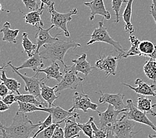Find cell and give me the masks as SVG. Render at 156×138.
<instances>
[{
  "label": "cell",
  "instance_id": "cell-1",
  "mask_svg": "<svg viewBox=\"0 0 156 138\" xmlns=\"http://www.w3.org/2000/svg\"><path fill=\"white\" fill-rule=\"evenodd\" d=\"M40 124L41 122L34 124L24 113L17 111L12 124L8 127H3L7 136L10 138H30V134Z\"/></svg>",
  "mask_w": 156,
  "mask_h": 138
},
{
  "label": "cell",
  "instance_id": "cell-2",
  "mask_svg": "<svg viewBox=\"0 0 156 138\" xmlns=\"http://www.w3.org/2000/svg\"><path fill=\"white\" fill-rule=\"evenodd\" d=\"M81 46V44L72 41H67L58 39L53 43L44 45L43 49L39 51V52L42 59L49 60L52 62L59 61L63 66H66L64 56L67 52L71 49H75Z\"/></svg>",
  "mask_w": 156,
  "mask_h": 138
},
{
  "label": "cell",
  "instance_id": "cell-3",
  "mask_svg": "<svg viewBox=\"0 0 156 138\" xmlns=\"http://www.w3.org/2000/svg\"><path fill=\"white\" fill-rule=\"evenodd\" d=\"M104 18H103L101 21L99 22L98 27L95 29L92 34L90 35L91 39L88 42H87V45H90L97 42H105V43L112 45L115 49V50L118 52L119 55L123 54L126 52L125 50L119 42L113 40L109 35L107 28L104 26Z\"/></svg>",
  "mask_w": 156,
  "mask_h": 138
},
{
  "label": "cell",
  "instance_id": "cell-4",
  "mask_svg": "<svg viewBox=\"0 0 156 138\" xmlns=\"http://www.w3.org/2000/svg\"><path fill=\"white\" fill-rule=\"evenodd\" d=\"M8 65L12 69L13 72L18 74L24 81L25 84H26V86H25V90L28 92L30 94L35 96L40 101L44 102V101H42V99L43 98H42L41 96V84L43 82L44 80L45 79V77H44L43 79H40L39 78V74L40 73L38 72H36V74L34 76H27V75H25V74H21L18 70H16L15 66L12 64L11 61L8 62Z\"/></svg>",
  "mask_w": 156,
  "mask_h": 138
},
{
  "label": "cell",
  "instance_id": "cell-5",
  "mask_svg": "<svg viewBox=\"0 0 156 138\" xmlns=\"http://www.w3.org/2000/svg\"><path fill=\"white\" fill-rule=\"evenodd\" d=\"M63 77L62 80L56 85V93L66 89L76 90L78 85H81V82L84 80L83 78L77 76V72L74 71L72 66H64Z\"/></svg>",
  "mask_w": 156,
  "mask_h": 138
},
{
  "label": "cell",
  "instance_id": "cell-6",
  "mask_svg": "<svg viewBox=\"0 0 156 138\" xmlns=\"http://www.w3.org/2000/svg\"><path fill=\"white\" fill-rule=\"evenodd\" d=\"M135 126L136 122L128 119L123 114L109 130H112L117 138H133L135 134L139 132H133Z\"/></svg>",
  "mask_w": 156,
  "mask_h": 138
},
{
  "label": "cell",
  "instance_id": "cell-7",
  "mask_svg": "<svg viewBox=\"0 0 156 138\" xmlns=\"http://www.w3.org/2000/svg\"><path fill=\"white\" fill-rule=\"evenodd\" d=\"M77 9L73 8L69 12L66 13H61L56 12L55 8L49 9V12L51 14V23L57 29H60L63 31L66 37H70L69 32L67 29V24L69 21L72 20V16L77 13Z\"/></svg>",
  "mask_w": 156,
  "mask_h": 138
},
{
  "label": "cell",
  "instance_id": "cell-8",
  "mask_svg": "<svg viewBox=\"0 0 156 138\" xmlns=\"http://www.w3.org/2000/svg\"><path fill=\"white\" fill-rule=\"evenodd\" d=\"M127 109L126 112H123V114L125 115L127 118L136 122L150 126L154 130L156 128L153 122L147 118L146 114L137 108V106L133 104L132 99L127 100Z\"/></svg>",
  "mask_w": 156,
  "mask_h": 138
},
{
  "label": "cell",
  "instance_id": "cell-9",
  "mask_svg": "<svg viewBox=\"0 0 156 138\" xmlns=\"http://www.w3.org/2000/svg\"><path fill=\"white\" fill-rule=\"evenodd\" d=\"M81 90H82L81 93H77V92H76L73 94V106L69 110L70 112H75V109H81L83 112L87 113L88 109H91V110L98 112V105L91 102L89 96L84 94L81 85Z\"/></svg>",
  "mask_w": 156,
  "mask_h": 138
},
{
  "label": "cell",
  "instance_id": "cell-10",
  "mask_svg": "<svg viewBox=\"0 0 156 138\" xmlns=\"http://www.w3.org/2000/svg\"><path fill=\"white\" fill-rule=\"evenodd\" d=\"M127 109V108L124 110H116L112 105L109 104L105 112H101L98 111V116L100 118L99 128L109 130L118 119V117L119 115L121 113L126 112Z\"/></svg>",
  "mask_w": 156,
  "mask_h": 138
},
{
  "label": "cell",
  "instance_id": "cell-11",
  "mask_svg": "<svg viewBox=\"0 0 156 138\" xmlns=\"http://www.w3.org/2000/svg\"><path fill=\"white\" fill-rule=\"evenodd\" d=\"M43 112L51 114L54 123H61L69 118L80 119V114L74 112L65 110L59 106H53L51 108H45L43 109Z\"/></svg>",
  "mask_w": 156,
  "mask_h": 138
},
{
  "label": "cell",
  "instance_id": "cell-12",
  "mask_svg": "<svg viewBox=\"0 0 156 138\" xmlns=\"http://www.w3.org/2000/svg\"><path fill=\"white\" fill-rule=\"evenodd\" d=\"M118 57L113 56H101L100 55V59L95 62V67L97 69L104 70L107 74L106 78L109 75L115 76L116 74V69L118 66Z\"/></svg>",
  "mask_w": 156,
  "mask_h": 138
},
{
  "label": "cell",
  "instance_id": "cell-13",
  "mask_svg": "<svg viewBox=\"0 0 156 138\" xmlns=\"http://www.w3.org/2000/svg\"><path fill=\"white\" fill-rule=\"evenodd\" d=\"M97 94H100L101 96L100 98V104L108 103L112 105L116 110H124L127 109V105L124 104L123 99L125 95L123 94H107L103 93L101 91L97 92Z\"/></svg>",
  "mask_w": 156,
  "mask_h": 138
},
{
  "label": "cell",
  "instance_id": "cell-14",
  "mask_svg": "<svg viewBox=\"0 0 156 138\" xmlns=\"http://www.w3.org/2000/svg\"><path fill=\"white\" fill-rule=\"evenodd\" d=\"M83 4L90 9V21H93L96 15H101L108 20L111 19V14L106 9L104 0H93L90 2H84Z\"/></svg>",
  "mask_w": 156,
  "mask_h": 138
},
{
  "label": "cell",
  "instance_id": "cell-15",
  "mask_svg": "<svg viewBox=\"0 0 156 138\" xmlns=\"http://www.w3.org/2000/svg\"><path fill=\"white\" fill-rule=\"evenodd\" d=\"M135 84L137 85V87H133L127 83H122L124 86L129 87L138 94L146 96H152L156 97V86L155 84H148L141 79H137Z\"/></svg>",
  "mask_w": 156,
  "mask_h": 138
},
{
  "label": "cell",
  "instance_id": "cell-16",
  "mask_svg": "<svg viewBox=\"0 0 156 138\" xmlns=\"http://www.w3.org/2000/svg\"><path fill=\"white\" fill-rule=\"evenodd\" d=\"M54 26L51 25V26L48 28V29H44L41 27H37V31L36 34H35V39L37 40V50L35 52H39L40 49L41 47H43L44 45L46 44L53 43V42L58 41L59 39L57 38L56 37H52L49 33V31L51 29H52Z\"/></svg>",
  "mask_w": 156,
  "mask_h": 138
},
{
  "label": "cell",
  "instance_id": "cell-17",
  "mask_svg": "<svg viewBox=\"0 0 156 138\" xmlns=\"http://www.w3.org/2000/svg\"><path fill=\"white\" fill-rule=\"evenodd\" d=\"M73 65L72 66L74 71L76 72H81L86 76L89 75L92 72V67L91 64L87 61V54L83 53L81 56H78L77 59L72 60Z\"/></svg>",
  "mask_w": 156,
  "mask_h": 138
},
{
  "label": "cell",
  "instance_id": "cell-18",
  "mask_svg": "<svg viewBox=\"0 0 156 138\" xmlns=\"http://www.w3.org/2000/svg\"><path fill=\"white\" fill-rule=\"evenodd\" d=\"M44 66L42 61L41 56L40 55L39 52H35V54L29 58L26 61L23 62L21 66L18 67H16V70H20V69H31L33 71L37 72V71L40 69H42Z\"/></svg>",
  "mask_w": 156,
  "mask_h": 138
},
{
  "label": "cell",
  "instance_id": "cell-19",
  "mask_svg": "<svg viewBox=\"0 0 156 138\" xmlns=\"http://www.w3.org/2000/svg\"><path fill=\"white\" fill-rule=\"evenodd\" d=\"M56 86L54 87H49L44 81L41 84V96L42 98L47 102L48 107H52L55 100L59 97V94L57 95L55 93Z\"/></svg>",
  "mask_w": 156,
  "mask_h": 138
},
{
  "label": "cell",
  "instance_id": "cell-20",
  "mask_svg": "<svg viewBox=\"0 0 156 138\" xmlns=\"http://www.w3.org/2000/svg\"><path fill=\"white\" fill-rule=\"evenodd\" d=\"M44 4L41 3V6L40 7V9L36 11H33L28 13L26 15H24V19L26 20V23L30 24L31 25L35 27H44V21L41 19V15L44 12Z\"/></svg>",
  "mask_w": 156,
  "mask_h": 138
},
{
  "label": "cell",
  "instance_id": "cell-21",
  "mask_svg": "<svg viewBox=\"0 0 156 138\" xmlns=\"http://www.w3.org/2000/svg\"><path fill=\"white\" fill-rule=\"evenodd\" d=\"M37 72H44L46 74L45 79H54L58 82L62 80L63 77V73L60 72V66L57 62H53L50 66L45 69H40Z\"/></svg>",
  "mask_w": 156,
  "mask_h": 138
},
{
  "label": "cell",
  "instance_id": "cell-22",
  "mask_svg": "<svg viewBox=\"0 0 156 138\" xmlns=\"http://www.w3.org/2000/svg\"><path fill=\"white\" fill-rule=\"evenodd\" d=\"M74 118H69L66 120V125L64 127L65 138H78L80 137V132L81 130L78 123L76 120H72L71 119ZM76 119V118H75Z\"/></svg>",
  "mask_w": 156,
  "mask_h": 138
},
{
  "label": "cell",
  "instance_id": "cell-23",
  "mask_svg": "<svg viewBox=\"0 0 156 138\" xmlns=\"http://www.w3.org/2000/svg\"><path fill=\"white\" fill-rule=\"evenodd\" d=\"M11 24L8 21H6V22L3 24V27L2 29L0 30L1 33H3V37L2 38V40L3 41L9 42V43H17V35L19 34L20 30L19 29H16L13 30L11 28Z\"/></svg>",
  "mask_w": 156,
  "mask_h": 138
},
{
  "label": "cell",
  "instance_id": "cell-24",
  "mask_svg": "<svg viewBox=\"0 0 156 138\" xmlns=\"http://www.w3.org/2000/svg\"><path fill=\"white\" fill-rule=\"evenodd\" d=\"M134 0H127V5L122 15L123 19L125 22V30L127 33L132 34L134 32L133 24L132 23V7Z\"/></svg>",
  "mask_w": 156,
  "mask_h": 138
},
{
  "label": "cell",
  "instance_id": "cell-25",
  "mask_svg": "<svg viewBox=\"0 0 156 138\" xmlns=\"http://www.w3.org/2000/svg\"><path fill=\"white\" fill-rule=\"evenodd\" d=\"M151 100L146 96H139L137 100V108L145 114H150L156 117V113L154 111L152 107Z\"/></svg>",
  "mask_w": 156,
  "mask_h": 138
},
{
  "label": "cell",
  "instance_id": "cell-26",
  "mask_svg": "<svg viewBox=\"0 0 156 138\" xmlns=\"http://www.w3.org/2000/svg\"><path fill=\"white\" fill-rule=\"evenodd\" d=\"M129 39L131 42V44H132V47L129 49V50L125 52L123 54L118 55L117 56L118 59L127 58L130 56H140V52L139 51V49H138V45H139L140 42L139 39L136 36L130 35Z\"/></svg>",
  "mask_w": 156,
  "mask_h": 138
},
{
  "label": "cell",
  "instance_id": "cell-27",
  "mask_svg": "<svg viewBox=\"0 0 156 138\" xmlns=\"http://www.w3.org/2000/svg\"><path fill=\"white\" fill-rule=\"evenodd\" d=\"M17 101H20L22 102H26V103H30L35 105L39 108H49L48 104L45 102H42L32 94H17L16 96Z\"/></svg>",
  "mask_w": 156,
  "mask_h": 138
},
{
  "label": "cell",
  "instance_id": "cell-28",
  "mask_svg": "<svg viewBox=\"0 0 156 138\" xmlns=\"http://www.w3.org/2000/svg\"><path fill=\"white\" fill-rule=\"evenodd\" d=\"M1 80L5 84L7 88H8L9 90L12 93L20 94V88L21 87V84L17 82L16 79H9L6 76L5 70H3L2 73V79Z\"/></svg>",
  "mask_w": 156,
  "mask_h": 138
},
{
  "label": "cell",
  "instance_id": "cell-29",
  "mask_svg": "<svg viewBox=\"0 0 156 138\" xmlns=\"http://www.w3.org/2000/svg\"><path fill=\"white\" fill-rule=\"evenodd\" d=\"M155 45L150 41H141L138 45V49L140 52V56H147L150 57V55L155 51Z\"/></svg>",
  "mask_w": 156,
  "mask_h": 138
},
{
  "label": "cell",
  "instance_id": "cell-30",
  "mask_svg": "<svg viewBox=\"0 0 156 138\" xmlns=\"http://www.w3.org/2000/svg\"><path fill=\"white\" fill-rule=\"evenodd\" d=\"M144 71L149 79L156 82V62L153 59H150L145 63Z\"/></svg>",
  "mask_w": 156,
  "mask_h": 138
},
{
  "label": "cell",
  "instance_id": "cell-31",
  "mask_svg": "<svg viewBox=\"0 0 156 138\" xmlns=\"http://www.w3.org/2000/svg\"><path fill=\"white\" fill-rule=\"evenodd\" d=\"M23 39H22V46L24 49V51L27 53V56L29 58L31 57L35 53L34 51L37 50V45L34 44L32 41L30 40L29 37H28V33L24 32L22 35Z\"/></svg>",
  "mask_w": 156,
  "mask_h": 138
},
{
  "label": "cell",
  "instance_id": "cell-32",
  "mask_svg": "<svg viewBox=\"0 0 156 138\" xmlns=\"http://www.w3.org/2000/svg\"><path fill=\"white\" fill-rule=\"evenodd\" d=\"M18 103V112H23L24 114L26 113H31L37 111H41L43 112L44 108H39L37 106L33 104L30 103H26V102H22L20 101H17Z\"/></svg>",
  "mask_w": 156,
  "mask_h": 138
},
{
  "label": "cell",
  "instance_id": "cell-33",
  "mask_svg": "<svg viewBox=\"0 0 156 138\" xmlns=\"http://www.w3.org/2000/svg\"><path fill=\"white\" fill-rule=\"evenodd\" d=\"M94 121V117H90V119L88 120V122H87L86 123H78V125H79V126L80 127L81 131L83 132L84 135H86L89 138H94L93 137L94 130L91 126V123Z\"/></svg>",
  "mask_w": 156,
  "mask_h": 138
},
{
  "label": "cell",
  "instance_id": "cell-34",
  "mask_svg": "<svg viewBox=\"0 0 156 138\" xmlns=\"http://www.w3.org/2000/svg\"><path fill=\"white\" fill-rule=\"evenodd\" d=\"M127 0H112V9L115 12L116 19L115 21V23L119 22V17H120V10H121L122 4L123 3H127Z\"/></svg>",
  "mask_w": 156,
  "mask_h": 138
},
{
  "label": "cell",
  "instance_id": "cell-35",
  "mask_svg": "<svg viewBox=\"0 0 156 138\" xmlns=\"http://www.w3.org/2000/svg\"><path fill=\"white\" fill-rule=\"evenodd\" d=\"M52 123H53L52 116H51V114H49V116L47 117V118H46L43 122H41V124H40V126H39V127H38V128H39L38 131H37V132L36 133H35L34 134V136L32 137H31V138H35V137H37V136L39 135V134H40V133H41L42 132H43V131H44V130H45L46 128H47V127L50 126L52 124Z\"/></svg>",
  "mask_w": 156,
  "mask_h": 138
},
{
  "label": "cell",
  "instance_id": "cell-36",
  "mask_svg": "<svg viewBox=\"0 0 156 138\" xmlns=\"http://www.w3.org/2000/svg\"><path fill=\"white\" fill-rule=\"evenodd\" d=\"M92 128L94 130L93 137L94 138H106L108 134V130L105 129H101L97 127L96 123L95 122H92L91 123Z\"/></svg>",
  "mask_w": 156,
  "mask_h": 138
},
{
  "label": "cell",
  "instance_id": "cell-37",
  "mask_svg": "<svg viewBox=\"0 0 156 138\" xmlns=\"http://www.w3.org/2000/svg\"><path fill=\"white\" fill-rule=\"evenodd\" d=\"M24 3L26 8L31 12L36 11L40 9L38 5V3L37 0H22Z\"/></svg>",
  "mask_w": 156,
  "mask_h": 138
},
{
  "label": "cell",
  "instance_id": "cell-38",
  "mask_svg": "<svg viewBox=\"0 0 156 138\" xmlns=\"http://www.w3.org/2000/svg\"><path fill=\"white\" fill-rule=\"evenodd\" d=\"M59 124L58 123H52V124L47 127L45 130H44L41 133H43V136L44 138H51L53 134L54 133V131L55 128L58 127Z\"/></svg>",
  "mask_w": 156,
  "mask_h": 138
},
{
  "label": "cell",
  "instance_id": "cell-39",
  "mask_svg": "<svg viewBox=\"0 0 156 138\" xmlns=\"http://www.w3.org/2000/svg\"><path fill=\"white\" fill-rule=\"evenodd\" d=\"M16 95L15 94L11 93L8 95H7L6 96H5L4 98H3L2 100L6 105L9 106L12 105L16 101H17L16 98Z\"/></svg>",
  "mask_w": 156,
  "mask_h": 138
},
{
  "label": "cell",
  "instance_id": "cell-40",
  "mask_svg": "<svg viewBox=\"0 0 156 138\" xmlns=\"http://www.w3.org/2000/svg\"><path fill=\"white\" fill-rule=\"evenodd\" d=\"M51 138H65L64 130L59 126V125L55 128Z\"/></svg>",
  "mask_w": 156,
  "mask_h": 138
},
{
  "label": "cell",
  "instance_id": "cell-41",
  "mask_svg": "<svg viewBox=\"0 0 156 138\" xmlns=\"http://www.w3.org/2000/svg\"><path fill=\"white\" fill-rule=\"evenodd\" d=\"M9 89L3 82L0 83V97L2 98L9 94Z\"/></svg>",
  "mask_w": 156,
  "mask_h": 138
},
{
  "label": "cell",
  "instance_id": "cell-42",
  "mask_svg": "<svg viewBox=\"0 0 156 138\" xmlns=\"http://www.w3.org/2000/svg\"><path fill=\"white\" fill-rule=\"evenodd\" d=\"M41 2V3H44V4L48 5V9H51L54 8V4L55 3L54 0H40Z\"/></svg>",
  "mask_w": 156,
  "mask_h": 138
},
{
  "label": "cell",
  "instance_id": "cell-43",
  "mask_svg": "<svg viewBox=\"0 0 156 138\" xmlns=\"http://www.w3.org/2000/svg\"><path fill=\"white\" fill-rule=\"evenodd\" d=\"M9 109V106L6 105L2 100H0V112H5Z\"/></svg>",
  "mask_w": 156,
  "mask_h": 138
},
{
  "label": "cell",
  "instance_id": "cell-44",
  "mask_svg": "<svg viewBox=\"0 0 156 138\" xmlns=\"http://www.w3.org/2000/svg\"><path fill=\"white\" fill-rule=\"evenodd\" d=\"M150 13L151 14V15L153 17V18H154V19L155 21V23L156 24V10L153 8V6H152V5L150 6Z\"/></svg>",
  "mask_w": 156,
  "mask_h": 138
},
{
  "label": "cell",
  "instance_id": "cell-45",
  "mask_svg": "<svg viewBox=\"0 0 156 138\" xmlns=\"http://www.w3.org/2000/svg\"><path fill=\"white\" fill-rule=\"evenodd\" d=\"M106 138H117L115 135L112 130H108V134H107V137Z\"/></svg>",
  "mask_w": 156,
  "mask_h": 138
},
{
  "label": "cell",
  "instance_id": "cell-46",
  "mask_svg": "<svg viewBox=\"0 0 156 138\" xmlns=\"http://www.w3.org/2000/svg\"><path fill=\"white\" fill-rule=\"evenodd\" d=\"M150 59H154V60L156 59V45H155V51H154V52L153 53H152V54L150 55Z\"/></svg>",
  "mask_w": 156,
  "mask_h": 138
},
{
  "label": "cell",
  "instance_id": "cell-47",
  "mask_svg": "<svg viewBox=\"0 0 156 138\" xmlns=\"http://www.w3.org/2000/svg\"><path fill=\"white\" fill-rule=\"evenodd\" d=\"M8 66H9L8 65H3V66H0V74H2L3 70L8 68Z\"/></svg>",
  "mask_w": 156,
  "mask_h": 138
},
{
  "label": "cell",
  "instance_id": "cell-48",
  "mask_svg": "<svg viewBox=\"0 0 156 138\" xmlns=\"http://www.w3.org/2000/svg\"><path fill=\"white\" fill-rule=\"evenodd\" d=\"M3 124L2 125V132H3V138H10V137H9L8 136H7V134H6V133H5V130L3 129Z\"/></svg>",
  "mask_w": 156,
  "mask_h": 138
},
{
  "label": "cell",
  "instance_id": "cell-49",
  "mask_svg": "<svg viewBox=\"0 0 156 138\" xmlns=\"http://www.w3.org/2000/svg\"><path fill=\"white\" fill-rule=\"evenodd\" d=\"M152 6L156 10V0H152Z\"/></svg>",
  "mask_w": 156,
  "mask_h": 138
},
{
  "label": "cell",
  "instance_id": "cell-50",
  "mask_svg": "<svg viewBox=\"0 0 156 138\" xmlns=\"http://www.w3.org/2000/svg\"><path fill=\"white\" fill-rule=\"evenodd\" d=\"M2 123L0 122V137H1L2 136H3V132H2Z\"/></svg>",
  "mask_w": 156,
  "mask_h": 138
},
{
  "label": "cell",
  "instance_id": "cell-51",
  "mask_svg": "<svg viewBox=\"0 0 156 138\" xmlns=\"http://www.w3.org/2000/svg\"><path fill=\"white\" fill-rule=\"evenodd\" d=\"M148 138H156V136L155 135H152V134H150V135H149Z\"/></svg>",
  "mask_w": 156,
  "mask_h": 138
},
{
  "label": "cell",
  "instance_id": "cell-52",
  "mask_svg": "<svg viewBox=\"0 0 156 138\" xmlns=\"http://www.w3.org/2000/svg\"><path fill=\"white\" fill-rule=\"evenodd\" d=\"M1 11H5V12H9V11H8V10H4V9H2V5L1 3H0V12H1Z\"/></svg>",
  "mask_w": 156,
  "mask_h": 138
},
{
  "label": "cell",
  "instance_id": "cell-53",
  "mask_svg": "<svg viewBox=\"0 0 156 138\" xmlns=\"http://www.w3.org/2000/svg\"><path fill=\"white\" fill-rule=\"evenodd\" d=\"M152 107H153V108H156V103H155V104H153V105H152Z\"/></svg>",
  "mask_w": 156,
  "mask_h": 138
},
{
  "label": "cell",
  "instance_id": "cell-54",
  "mask_svg": "<svg viewBox=\"0 0 156 138\" xmlns=\"http://www.w3.org/2000/svg\"><path fill=\"white\" fill-rule=\"evenodd\" d=\"M1 79H2V76H0V80H1Z\"/></svg>",
  "mask_w": 156,
  "mask_h": 138
},
{
  "label": "cell",
  "instance_id": "cell-55",
  "mask_svg": "<svg viewBox=\"0 0 156 138\" xmlns=\"http://www.w3.org/2000/svg\"><path fill=\"white\" fill-rule=\"evenodd\" d=\"M154 131H155V132H156V128H155V130H154Z\"/></svg>",
  "mask_w": 156,
  "mask_h": 138
},
{
  "label": "cell",
  "instance_id": "cell-56",
  "mask_svg": "<svg viewBox=\"0 0 156 138\" xmlns=\"http://www.w3.org/2000/svg\"><path fill=\"white\" fill-rule=\"evenodd\" d=\"M155 62H156V59H155Z\"/></svg>",
  "mask_w": 156,
  "mask_h": 138
}]
</instances>
